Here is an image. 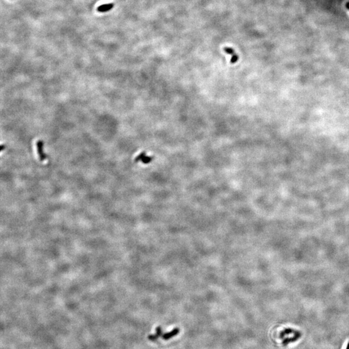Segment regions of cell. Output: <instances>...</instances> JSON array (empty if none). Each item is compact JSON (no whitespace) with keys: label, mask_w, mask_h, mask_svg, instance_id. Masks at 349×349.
<instances>
[{"label":"cell","mask_w":349,"mask_h":349,"mask_svg":"<svg viewBox=\"0 0 349 349\" xmlns=\"http://www.w3.org/2000/svg\"><path fill=\"white\" fill-rule=\"evenodd\" d=\"M224 51L225 53L230 54L232 57H231V60H230V63H232V64H234L236 62H237L239 60V56L237 55L236 53L235 52L234 49L231 47H224Z\"/></svg>","instance_id":"1"},{"label":"cell","mask_w":349,"mask_h":349,"mask_svg":"<svg viewBox=\"0 0 349 349\" xmlns=\"http://www.w3.org/2000/svg\"><path fill=\"white\" fill-rule=\"evenodd\" d=\"M153 158L151 157H149L148 155H146V153H140L138 156L135 158V161L136 162H138V161H141V162H143L144 164H149V162H151L152 161Z\"/></svg>","instance_id":"2"},{"label":"cell","mask_w":349,"mask_h":349,"mask_svg":"<svg viewBox=\"0 0 349 349\" xmlns=\"http://www.w3.org/2000/svg\"><path fill=\"white\" fill-rule=\"evenodd\" d=\"M114 5L113 3H106L101 5L100 6L97 8V11L99 12H105L111 10L114 7Z\"/></svg>","instance_id":"3"},{"label":"cell","mask_w":349,"mask_h":349,"mask_svg":"<svg viewBox=\"0 0 349 349\" xmlns=\"http://www.w3.org/2000/svg\"><path fill=\"white\" fill-rule=\"evenodd\" d=\"M179 328H174L173 330H172L171 332H169L168 333H166L165 334H164L162 335V338L164 340H168L169 339L172 338V337H173L174 336H177V334L179 333Z\"/></svg>","instance_id":"4"},{"label":"cell","mask_w":349,"mask_h":349,"mask_svg":"<svg viewBox=\"0 0 349 349\" xmlns=\"http://www.w3.org/2000/svg\"><path fill=\"white\" fill-rule=\"evenodd\" d=\"M37 145V149H38V154L40 155V159L43 160L45 158V156L44 155V154L43 153V151H42L43 143H42V142H38Z\"/></svg>","instance_id":"5"},{"label":"cell","mask_w":349,"mask_h":349,"mask_svg":"<svg viewBox=\"0 0 349 349\" xmlns=\"http://www.w3.org/2000/svg\"><path fill=\"white\" fill-rule=\"evenodd\" d=\"M156 331H157L156 334L158 337L162 336V328H161V327H160V326L157 327L156 328Z\"/></svg>","instance_id":"6"},{"label":"cell","mask_w":349,"mask_h":349,"mask_svg":"<svg viewBox=\"0 0 349 349\" xmlns=\"http://www.w3.org/2000/svg\"><path fill=\"white\" fill-rule=\"evenodd\" d=\"M158 337H158L157 334H155V335H149L148 336V339L151 340V341H155V340H157Z\"/></svg>","instance_id":"7"},{"label":"cell","mask_w":349,"mask_h":349,"mask_svg":"<svg viewBox=\"0 0 349 349\" xmlns=\"http://www.w3.org/2000/svg\"><path fill=\"white\" fill-rule=\"evenodd\" d=\"M345 6H346V7H347L348 8V9H349V1L347 2V3H346Z\"/></svg>","instance_id":"8"},{"label":"cell","mask_w":349,"mask_h":349,"mask_svg":"<svg viewBox=\"0 0 349 349\" xmlns=\"http://www.w3.org/2000/svg\"><path fill=\"white\" fill-rule=\"evenodd\" d=\"M346 349H349V342H348V345H347V348H346Z\"/></svg>","instance_id":"9"}]
</instances>
